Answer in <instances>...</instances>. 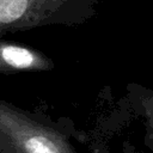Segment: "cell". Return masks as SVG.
Wrapping results in <instances>:
<instances>
[{
    "label": "cell",
    "instance_id": "1",
    "mask_svg": "<svg viewBox=\"0 0 153 153\" xmlns=\"http://www.w3.org/2000/svg\"><path fill=\"white\" fill-rule=\"evenodd\" d=\"M100 0H0V36L47 25H80Z\"/></svg>",
    "mask_w": 153,
    "mask_h": 153
},
{
    "label": "cell",
    "instance_id": "2",
    "mask_svg": "<svg viewBox=\"0 0 153 153\" xmlns=\"http://www.w3.org/2000/svg\"><path fill=\"white\" fill-rule=\"evenodd\" d=\"M1 153H73L67 139L51 126L0 100Z\"/></svg>",
    "mask_w": 153,
    "mask_h": 153
},
{
    "label": "cell",
    "instance_id": "3",
    "mask_svg": "<svg viewBox=\"0 0 153 153\" xmlns=\"http://www.w3.org/2000/svg\"><path fill=\"white\" fill-rule=\"evenodd\" d=\"M53 68V60L42 51L0 38V74L44 72Z\"/></svg>",
    "mask_w": 153,
    "mask_h": 153
}]
</instances>
